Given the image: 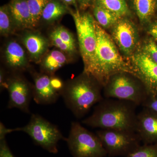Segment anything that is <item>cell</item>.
Wrapping results in <instances>:
<instances>
[{"label":"cell","instance_id":"cell-1","mask_svg":"<svg viewBox=\"0 0 157 157\" xmlns=\"http://www.w3.org/2000/svg\"><path fill=\"white\" fill-rule=\"evenodd\" d=\"M137 105L130 101L103 99L90 116L82 121L93 128L136 132Z\"/></svg>","mask_w":157,"mask_h":157},{"label":"cell","instance_id":"cell-2","mask_svg":"<svg viewBox=\"0 0 157 157\" xmlns=\"http://www.w3.org/2000/svg\"><path fill=\"white\" fill-rule=\"evenodd\" d=\"M95 26L97 49L92 65L86 74L97 79L103 87L109 78L116 73L126 72L135 75L132 65L121 56L112 37L96 20Z\"/></svg>","mask_w":157,"mask_h":157},{"label":"cell","instance_id":"cell-3","mask_svg":"<svg viewBox=\"0 0 157 157\" xmlns=\"http://www.w3.org/2000/svg\"><path fill=\"white\" fill-rule=\"evenodd\" d=\"M102 85L93 76L82 75L68 82L62 95L68 108L76 117L81 118L92 107L103 100Z\"/></svg>","mask_w":157,"mask_h":157},{"label":"cell","instance_id":"cell-4","mask_svg":"<svg viewBox=\"0 0 157 157\" xmlns=\"http://www.w3.org/2000/svg\"><path fill=\"white\" fill-rule=\"evenodd\" d=\"M106 98L130 101L142 105L149 96L142 81L134 74L121 72L111 76L104 86Z\"/></svg>","mask_w":157,"mask_h":157},{"label":"cell","instance_id":"cell-5","mask_svg":"<svg viewBox=\"0 0 157 157\" xmlns=\"http://www.w3.org/2000/svg\"><path fill=\"white\" fill-rule=\"evenodd\" d=\"M66 140L73 157H104L107 155L97 135L77 122L71 124L70 134Z\"/></svg>","mask_w":157,"mask_h":157},{"label":"cell","instance_id":"cell-6","mask_svg":"<svg viewBox=\"0 0 157 157\" xmlns=\"http://www.w3.org/2000/svg\"><path fill=\"white\" fill-rule=\"evenodd\" d=\"M14 129L28 134L36 144L52 154L58 152L59 141L66 139L56 125L38 114H32L25 126Z\"/></svg>","mask_w":157,"mask_h":157},{"label":"cell","instance_id":"cell-7","mask_svg":"<svg viewBox=\"0 0 157 157\" xmlns=\"http://www.w3.org/2000/svg\"><path fill=\"white\" fill-rule=\"evenodd\" d=\"M77 32L79 48L84 63L83 73H87L92 65L97 47L95 19L89 13L71 12Z\"/></svg>","mask_w":157,"mask_h":157},{"label":"cell","instance_id":"cell-8","mask_svg":"<svg viewBox=\"0 0 157 157\" xmlns=\"http://www.w3.org/2000/svg\"><path fill=\"white\" fill-rule=\"evenodd\" d=\"M96 134L110 156L128 155L140 146L141 140L135 132L101 129Z\"/></svg>","mask_w":157,"mask_h":157},{"label":"cell","instance_id":"cell-9","mask_svg":"<svg viewBox=\"0 0 157 157\" xmlns=\"http://www.w3.org/2000/svg\"><path fill=\"white\" fill-rule=\"evenodd\" d=\"M132 67L135 76L142 81L149 96L157 95V64L143 51L133 54Z\"/></svg>","mask_w":157,"mask_h":157},{"label":"cell","instance_id":"cell-10","mask_svg":"<svg viewBox=\"0 0 157 157\" xmlns=\"http://www.w3.org/2000/svg\"><path fill=\"white\" fill-rule=\"evenodd\" d=\"M112 38L121 51L126 56L133 55L138 43L137 29L132 21L124 17L111 30Z\"/></svg>","mask_w":157,"mask_h":157},{"label":"cell","instance_id":"cell-11","mask_svg":"<svg viewBox=\"0 0 157 157\" xmlns=\"http://www.w3.org/2000/svg\"><path fill=\"white\" fill-rule=\"evenodd\" d=\"M7 89L9 94L8 108H16L29 113V105L33 98V90L24 78L14 76L7 79Z\"/></svg>","mask_w":157,"mask_h":157},{"label":"cell","instance_id":"cell-12","mask_svg":"<svg viewBox=\"0 0 157 157\" xmlns=\"http://www.w3.org/2000/svg\"><path fill=\"white\" fill-rule=\"evenodd\" d=\"M136 132L145 144L157 143V113L144 108L137 114Z\"/></svg>","mask_w":157,"mask_h":157},{"label":"cell","instance_id":"cell-13","mask_svg":"<svg viewBox=\"0 0 157 157\" xmlns=\"http://www.w3.org/2000/svg\"><path fill=\"white\" fill-rule=\"evenodd\" d=\"M34 82L33 98L36 104L48 105L57 101L60 94L52 86L50 76L47 74L36 75Z\"/></svg>","mask_w":157,"mask_h":157},{"label":"cell","instance_id":"cell-14","mask_svg":"<svg viewBox=\"0 0 157 157\" xmlns=\"http://www.w3.org/2000/svg\"><path fill=\"white\" fill-rule=\"evenodd\" d=\"M8 6L15 27L20 29L33 28L27 0H11Z\"/></svg>","mask_w":157,"mask_h":157},{"label":"cell","instance_id":"cell-15","mask_svg":"<svg viewBox=\"0 0 157 157\" xmlns=\"http://www.w3.org/2000/svg\"><path fill=\"white\" fill-rule=\"evenodd\" d=\"M5 56L7 64L12 69L23 70L27 66L25 51L21 45L15 41H11L7 44Z\"/></svg>","mask_w":157,"mask_h":157},{"label":"cell","instance_id":"cell-16","mask_svg":"<svg viewBox=\"0 0 157 157\" xmlns=\"http://www.w3.org/2000/svg\"><path fill=\"white\" fill-rule=\"evenodd\" d=\"M23 43L31 57L38 60L45 52L48 47V41L38 34H27L23 38Z\"/></svg>","mask_w":157,"mask_h":157},{"label":"cell","instance_id":"cell-17","mask_svg":"<svg viewBox=\"0 0 157 157\" xmlns=\"http://www.w3.org/2000/svg\"><path fill=\"white\" fill-rule=\"evenodd\" d=\"M67 57L62 51H51L46 55L42 63V70L46 74L52 75L67 63Z\"/></svg>","mask_w":157,"mask_h":157},{"label":"cell","instance_id":"cell-18","mask_svg":"<svg viewBox=\"0 0 157 157\" xmlns=\"http://www.w3.org/2000/svg\"><path fill=\"white\" fill-rule=\"evenodd\" d=\"M157 0H133V6L137 16L142 23L148 21L156 9Z\"/></svg>","mask_w":157,"mask_h":157},{"label":"cell","instance_id":"cell-19","mask_svg":"<svg viewBox=\"0 0 157 157\" xmlns=\"http://www.w3.org/2000/svg\"><path fill=\"white\" fill-rule=\"evenodd\" d=\"M67 11V8L56 0H51L47 4L42 12V18L46 22L57 20Z\"/></svg>","mask_w":157,"mask_h":157},{"label":"cell","instance_id":"cell-20","mask_svg":"<svg viewBox=\"0 0 157 157\" xmlns=\"http://www.w3.org/2000/svg\"><path fill=\"white\" fill-rule=\"evenodd\" d=\"M95 3V5L107 9L120 18L129 13L125 0H96Z\"/></svg>","mask_w":157,"mask_h":157},{"label":"cell","instance_id":"cell-21","mask_svg":"<svg viewBox=\"0 0 157 157\" xmlns=\"http://www.w3.org/2000/svg\"><path fill=\"white\" fill-rule=\"evenodd\" d=\"M94 14L96 21L104 29L112 28L121 19L110 11L97 5L94 8Z\"/></svg>","mask_w":157,"mask_h":157},{"label":"cell","instance_id":"cell-22","mask_svg":"<svg viewBox=\"0 0 157 157\" xmlns=\"http://www.w3.org/2000/svg\"><path fill=\"white\" fill-rule=\"evenodd\" d=\"M32 18L33 28L36 26L45 6L51 0H27Z\"/></svg>","mask_w":157,"mask_h":157},{"label":"cell","instance_id":"cell-23","mask_svg":"<svg viewBox=\"0 0 157 157\" xmlns=\"http://www.w3.org/2000/svg\"><path fill=\"white\" fill-rule=\"evenodd\" d=\"M14 23L11 17L8 6L0 8V33L3 36H8L12 33Z\"/></svg>","mask_w":157,"mask_h":157},{"label":"cell","instance_id":"cell-24","mask_svg":"<svg viewBox=\"0 0 157 157\" xmlns=\"http://www.w3.org/2000/svg\"><path fill=\"white\" fill-rule=\"evenodd\" d=\"M126 157H157V144H145Z\"/></svg>","mask_w":157,"mask_h":157},{"label":"cell","instance_id":"cell-25","mask_svg":"<svg viewBox=\"0 0 157 157\" xmlns=\"http://www.w3.org/2000/svg\"><path fill=\"white\" fill-rule=\"evenodd\" d=\"M50 39L52 44L62 51L69 54L73 53L75 52L76 47L64 42L54 31L50 34Z\"/></svg>","mask_w":157,"mask_h":157},{"label":"cell","instance_id":"cell-26","mask_svg":"<svg viewBox=\"0 0 157 157\" xmlns=\"http://www.w3.org/2000/svg\"><path fill=\"white\" fill-rule=\"evenodd\" d=\"M142 51L157 64V45L152 39L147 40L143 45Z\"/></svg>","mask_w":157,"mask_h":157},{"label":"cell","instance_id":"cell-27","mask_svg":"<svg viewBox=\"0 0 157 157\" xmlns=\"http://www.w3.org/2000/svg\"><path fill=\"white\" fill-rule=\"evenodd\" d=\"M61 38L66 43L76 47V41L72 34L67 29L63 26L57 28L54 30Z\"/></svg>","mask_w":157,"mask_h":157},{"label":"cell","instance_id":"cell-28","mask_svg":"<svg viewBox=\"0 0 157 157\" xmlns=\"http://www.w3.org/2000/svg\"><path fill=\"white\" fill-rule=\"evenodd\" d=\"M142 106L144 108H146L157 113V95L149 96Z\"/></svg>","mask_w":157,"mask_h":157},{"label":"cell","instance_id":"cell-29","mask_svg":"<svg viewBox=\"0 0 157 157\" xmlns=\"http://www.w3.org/2000/svg\"><path fill=\"white\" fill-rule=\"evenodd\" d=\"M50 82L54 90L60 95H62L65 86L61 79L56 76H50Z\"/></svg>","mask_w":157,"mask_h":157},{"label":"cell","instance_id":"cell-30","mask_svg":"<svg viewBox=\"0 0 157 157\" xmlns=\"http://www.w3.org/2000/svg\"><path fill=\"white\" fill-rule=\"evenodd\" d=\"M0 157H15L11 152L6 139L0 140Z\"/></svg>","mask_w":157,"mask_h":157},{"label":"cell","instance_id":"cell-31","mask_svg":"<svg viewBox=\"0 0 157 157\" xmlns=\"http://www.w3.org/2000/svg\"><path fill=\"white\" fill-rule=\"evenodd\" d=\"M13 132H15V129L7 128L3 123L1 122L0 123V140L6 139V137L7 134Z\"/></svg>","mask_w":157,"mask_h":157},{"label":"cell","instance_id":"cell-32","mask_svg":"<svg viewBox=\"0 0 157 157\" xmlns=\"http://www.w3.org/2000/svg\"><path fill=\"white\" fill-rule=\"evenodd\" d=\"M78 2L80 9H85L95 2L96 0H78Z\"/></svg>","mask_w":157,"mask_h":157},{"label":"cell","instance_id":"cell-33","mask_svg":"<svg viewBox=\"0 0 157 157\" xmlns=\"http://www.w3.org/2000/svg\"><path fill=\"white\" fill-rule=\"evenodd\" d=\"M149 33L157 41V22L153 24L148 30Z\"/></svg>","mask_w":157,"mask_h":157},{"label":"cell","instance_id":"cell-34","mask_svg":"<svg viewBox=\"0 0 157 157\" xmlns=\"http://www.w3.org/2000/svg\"><path fill=\"white\" fill-rule=\"evenodd\" d=\"M63 1L68 5H74L76 4V0H63Z\"/></svg>","mask_w":157,"mask_h":157}]
</instances>
